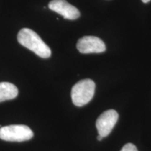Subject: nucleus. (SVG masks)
Segmentation results:
<instances>
[{"mask_svg": "<svg viewBox=\"0 0 151 151\" xmlns=\"http://www.w3.org/2000/svg\"><path fill=\"white\" fill-rule=\"evenodd\" d=\"M48 7L50 10L61 15L65 19L76 20L81 16L78 9L66 0H52L49 3Z\"/></svg>", "mask_w": 151, "mask_h": 151, "instance_id": "nucleus-6", "label": "nucleus"}, {"mask_svg": "<svg viewBox=\"0 0 151 151\" xmlns=\"http://www.w3.org/2000/svg\"><path fill=\"white\" fill-rule=\"evenodd\" d=\"M103 139H104V137H101V136L98 135V137H97V140H98V141H101Z\"/></svg>", "mask_w": 151, "mask_h": 151, "instance_id": "nucleus-9", "label": "nucleus"}, {"mask_svg": "<svg viewBox=\"0 0 151 151\" xmlns=\"http://www.w3.org/2000/svg\"><path fill=\"white\" fill-rule=\"evenodd\" d=\"M77 49L83 54L100 53L106 50L104 41L99 38L92 36H86L81 38L77 43Z\"/></svg>", "mask_w": 151, "mask_h": 151, "instance_id": "nucleus-5", "label": "nucleus"}, {"mask_svg": "<svg viewBox=\"0 0 151 151\" xmlns=\"http://www.w3.org/2000/svg\"><path fill=\"white\" fill-rule=\"evenodd\" d=\"M120 151H138L137 147L132 143H127L122 147Z\"/></svg>", "mask_w": 151, "mask_h": 151, "instance_id": "nucleus-8", "label": "nucleus"}, {"mask_svg": "<svg viewBox=\"0 0 151 151\" xmlns=\"http://www.w3.org/2000/svg\"><path fill=\"white\" fill-rule=\"evenodd\" d=\"M118 120V113L115 110L106 111L99 116L96 122L98 133L102 137H106L112 131Z\"/></svg>", "mask_w": 151, "mask_h": 151, "instance_id": "nucleus-4", "label": "nucleus"}, {"mask_svg": "<svg viewBox=\"0 0 151 151\" xmlns=\"http://www.w3.org/2000/svg\"><path fill=\"white\" fill-rule=\"evenodd\" d=\"M18 94V88L14 84L8 82L0 83V102L14 99Z\"/></svg>", "mask_w": 151, "mask_h": 151, "instance_id": "nucleus-7", "label": "nucleus"}, {"mask_svg": "<svg viewBox=\"0 0 151 151\" xmlns=\"http://www.w3.org/2000/svg\"><path fill=\"white\" fill-rule=\"evenodd\" d=\"M32 129L23 124H11L0 128V139L11 142H22L33 137Z\"/></svg>", "mask_w": 151, "mask_h": 151, "instance_id": "nucleus-3", "label": "nucleus"}, {"mask_svg": "<svg viewBox=\"0 0 151 151\" xmlns=\"http://www.w3.org/2000/svg\"><path fill=\"white\" fill-rule=\"evenodd\" d=\"M95 83L91 79H84L76 83L71 90V99L76 106L89 103L94 97Z\"/></svg>", "mask_w": 151, "mask_h": 151, "instance_id": "nucleus-2", "label": "nucleus"}, {"mask_svg": "<svg viewBox=\"0 0 151 151\" xmlns=\"http://www.w3.org/2000/svg\"><path fill=\"white\" fill-rule=\"evenodd\" d=\"M141 1H142L143 3H148V1H150V0H141Z\"/></svg>", "mask_w": 151, "mask_h": 151, "instance_id": "nucleus-10", "label": "nucleus"}, {"mask_svg": "<svg viewBox=\"0 0 151 151\" xmlns=\"http://www.w3.org/2000/svg\"><path fill=\"white\" fill-rule=\"evenodd\" d=\"M18 41L41 58H48L51 55L50 48L33 30L28 28L22 29L18 34Z\"/></svg>", "mask_w": 151, "mask_h": 151, "instance_id": "nucleus-1", "label": "nucleus"}]
</instances>
